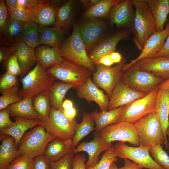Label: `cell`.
<instances>
[{"label":"cell","instance_id":"cell-47","mask_svg":"<svg viewBox=\"0 0 169 169\" xmlns=\"http://www.w3.org/2000/svg\"><path fill=\"white\" fill-rule=\"evenodd\" d=\"M7 6L3 0H0V36L2 34L10 18Z\"/></svg>","mask_w":169,"mask_h":169},{"label":"cell","instance_id":"cell-33","mask_svg":"<svg viewBox=\"0 0 169 169\" xmlns=\"http://www.w3.org/2000/svg\"><path fill=\"white\" fill-rule=\"evenodd\" d=\"M76 87V85L72 84L55 82L50 90L51 107L63 111L62 104L66 93L71 88Z\"/></svg>","mask_w":169,"mask_h":169},{"label":"cell","instance_id":"cell-48","mask_svg":"<svg viewBox=\"0 0 169 169\" xmlns=\"http://www.w3.org/2000/svg\"><path fill=\"white\" fill-rule=\"evenodd\" d=\"M32 169H51V162L44 155L33 159Z\"/></svg>","mask_w":169,"mask_h":169},{"label":"cell","instance_id":"cell-17","mask_svg":"<svg viewBox=\"0 0 169 169\" xmlns=\"http://www.w3.org/2000/svg\"><path fill=\"white\" fill-rule=\"evenodd\" d=\"M112 146L111 143L106 142L98 133L95 132L92 141L80 143L75 148L73 153L74 154L82 151L87 152L89 157L85 166L86 168H91L99 162V156L101 152L106 151Z\"/></svg>","mask_w":169,"mask_h":169},{"label":"cell","instance_id":"cell-63","mask_svg":"<svg viewBox=\"0 0 169 169\" xmlns=\"http://www.w3.org/2000/svg\"><path fill=\"white\" fill-rule=\"evenodd\" d=\"M167 57L168 58H169V56H167Z\"/></svg>","mask_w":169,"mask_h":169},{"label":"cell","instance_id":"cell-28","mask_svg":"<svg viewBox=\"0 0 169 169\" xmlns=\"http://www.w3.org/2000/svg\"><path fill=\"white\" fill-rule=\"evenodd\" d=\"M35 49L37 62L45 70L53 65L60 63L64 59L57 47L39 45Z\"/></svg>","mask_w":169,"mask_h":169},{"label":"cell","instance_id":"cell-21","mask_svg":"<svg viewBox=\"0 0 169 169\" xmlns=\"http://www.w3.org/2000/svg\"><path fill=\"white\" fill-rule=\"evenodd\" d=\"M76 4L75 0H59L57 5L54 26L61 28L65 33L70 30L75 17Z\"/></svg>","mask_w":169,"mask_h":169},{"label":"cell","instance_id":"cell-62","mask_svg":"<svg viewBox=\"0 0 169 169\" xmlns=\"http://www.w3.org/2000/svg\"><path fill=\"white\" fill-rule=\"evenodd\" d=\"M166 135L167 136H169V127L168 128V129H167V131H166Z\"/></svg>","mask_w":169,"mask_h":169},{"label":"cell","instance_id":"cell-59","mask_svg":"<svg viewBox=\"0 0 169 169\" xmlns=\"http://www.w3.org/2000/svg\"><path fill=\"white\" fill-rule=\"evenodd\" d=\"M73 107V103L71 100H65L64 101L62 104V107L64 110L69 109Z\"/></svg>","mask_w":169,"mask_h":169},{"label":"cell","instance_id":"cell-26","mask_svg":"<svg viewBox=\"0 0 169 169\" xmlns=\"http://www.w3.org/2000/svg\"><path fill=\"white\" fill-rule=\"evenodd\" d=\"M13 124L7 128L0 129V134L12 136L18 145L21 139L28 130L42 124L38 119H28L20 117H14Z\"/></svg>","mask_w":169,"mask_h":169},{"label":"cell","instance_id":"cell-29","mask_svg":"<svg viewBox=\"0 0 169 169\" xmlns=\"http://www.w3.org/2000/svg\"><path fill=\"white\" fill-rule=\"evenodd\" d=\"M146 1L155 21L156 31H162L169 14V0Z\"/></svg>","mask_w":169,"mask_h":169},{"label":"cell","instance_id":"cell-14","mask_svg":"<svg viewBox=\"0 0 169 169\" xmlns=\"http://www.w3.org/2000/svg\"><path fill=\"white\" fill-rule=\"evenodd\" d=\"M169 34V22H167L162 31H156L149 37L145 43L141 53L136 58L124 64L123 71L142 59L155 57L162 49Z\"/></svg>","mask_w":169,"mask_h":169},{"label":"cell","instance_id":"cell-64","mask_svg":"<svg viewBox=\"0 0 169 169\" xmlns=\"http://www.w3.org/2000/svg\"></svg>","mask_w":169,"mask_h":169},{"label":"cell","instance_id":"cell-49","mask_svg":"<svg viewBox=\"0 0 169 169\" xmlns=\"http://www.w3.org/2000/svg\"><path fill=\"white\" fill-rule=\"evenodd\" d=\"M10 113L7 109L0 111V129L8 127L12 125L14 122L10 119Z\"/></svg>","mask_w":169,"mask_h":169},{"label":"cell","instance_id":"cell-46","mask_svg":"<svg viewBox=\"0 0 169 169\" xmlns=\"http://www.w3.org/2000/svg\"><path fill=\"white\" fill-rule=\"evenodd\" d=\"M17 76L6 72L0 79V91L17 86Z\"/></svg>","mask_w":169,"mask_h":169},{"label":"cell","instance_id":"cell-53","mask_svg":"<svg viewBox=\"0 0 169 169\" xmlns=\"http://www.w3.org/2000/svg\"><path fill=\"white\" fill-rule=\"evenodd\" d=\"M169 56V34L161 50L155 57H167Z\"/></svg>","mask_w":169,"mask_h":169},{"label":"cell","instance_id":"cell-4","mask_svg":"<svg viewBox=\"0 0 169 169\" xmlns=\"http://www.w3.org/2000/svg\"><path fill=\"white\" fill-rule=\"evenodd\" d=\"M56 79L37 62L34 68L21 78L22 88L20 95L22 99H32L41 92L49 90Z\"/></svg>","mask_w":169,"mask_h":169},{"label":"cell","instance_id":"cell-9","mask_svg":"<svg viewBox=\"0 0 169 169\" xmlns=\"http://www.w3.org/2000/svg\"><path fill=\"white\" fill-rule=\"evenodd\" d=\"M158 88V87L144 97L124 106L117 123L125 121L134 124L155 110Z\"/></svg>","mask_w":169,"mask_h":169},{"label":"cell","instance_id":"cell-55","mask_svg":"<svg viewBox=\"0 0 169 169\" xmlns=\"http://www.w3.org/2000/svg\"><path fill=\"white\" fill-rule=\"evenodd\" d=\"M63 112L65 116L71 120L74 119L77 113L76 110L74 107L69 109L64 110Z\"/></svg>","mask_w":169,"mask_h":169},{"label":"cell","instance_id":"cell-45","mask_svg":"<svg viewBox=\"0 0 169 169\" xmlns=\"http://www.w3.org/2000/svg\"><path fill=\"white\" fill-rule=\"evenodd\" d=\"M6 60L7 71L16 76L21 75V69L16 55L12 54Z\"/></svg>","mask_w":169,"mask_h":169},{"label":"cell","instance_id":"cell-2","mask_svg":"<svg viewBox=\"0 0 169 169\" xmlns=\"http://www.w3.org/2000/svg\"><path fill=\"white\" fill-rule=\"evenodd\" d=\"M70 35L65 39L58 48L62 56L75 64L95 72L94 65L87 54L86 48L81 37L77 24L73 25Z\"/></svg>","mask_w":169,"mask_h":169},{"label":"cell","instance_id":"cell-10","mask_svg":"<svg viewBox=\"0 0 169 169\" xmlns=\"http://www.w3.org/2000/svg\"><path fill=\"white\" fill-rule=\"evenodd\" d=\"M117 157L128 159L136 163L143 168L148 169H165L157 163L150 154L151 147L139 146L132 147L121 142L114 146Z\"/></svg>","mask_w":169,"mask_h":169},{"label":"cell","instance_id":"cell-18","mask_svg":"<svg viewBox=\"0 0 169 169\" xmlns=\"http://www.w3.org/2000/svg\"><path fill=\"white\" fill-rule=\"evenodd\" d=\"M146 95L133 90L120 80L114 87L109 99L108 110L124 106Z\"/></svg>","mask_w":169,"mask_h":169},{"label":"cell","instance_id":"cell-52","mask_svg":"<svg viewBox=\"0 0 169 169\" xmlns=\"http://www.w3.org/2000/svg\"><path fill=\"white\" fill-rule=\"evenodd\" d=\"M38 1L39 0H18L17 6L24 8L33 9Z\"/></svg>","mask_w":169,"mask_h":169},{"label":"cell","instance_id":"cell-61","mask_svg":"<svg viewBox=\"0 0 169 169\" xmlns=\"http://www.w3.org/2000/svg\"><path fill=\"white\" fill-rule=\"evenodd\" d=\"M109 169H119L117 166L115 162H113L111 165Z\"/></svg>","mask_w":169,"mask_h":169},{"label":"cell","instance_id":"cell-37","mask_svg":"<svg viewBox=\"0 0 169 169\" xmlns=\"http://www.w3.org/2000/svg\"><path fill=\"white\" fill-rule=\"evenodd\" d=\"M40 30L39 26L33 22L24 23L19 41H22L31 48L35 49L38 46Z\"/></svg>","mask_w":169,"mask_h":169},{"label":"cell","instance_id":"cell-30","mask_svg":"<svg viewBox=\"0 0 169 169\" xmlns=\"http://www.w3.org/2000/svg\"><path fill=\"white\" fill-rule=\"evenodd\" d=\"M65 33L60 27L40 28L38 46L44 44L52 47H57L65 39Z\"/></svg>","mask_w":169,"mask_h":169},{"label":"cell","instance_id":"cell-57","mask_svg":"<svg viewBox=\"0 0 169 169\" xmlns=\"http://www.w3.org/2000/svg\"><path fill=\"white\" fill-rule=\"evenodd\" d=\"M110 55L112 60L114 63L119 64L122 60V55L118 52H113Z\"/></svg>","mask_w":169,"mask_h":169},{"label":"cell","instance_id":"cell-35","mask_svg":"<svg viewBox=\"0 0 169 169\" xmlns=\"http://www.w3.org/2000/svg\"><path fill=\"white\" fill-rule=\"evenodd\" d=\"M32 100L34 108L38 115V119L41 120L47 118L51 107L50 90L38 94Z\"/></svg>","mask_w":169,"mask_h":169},{"label":"cell","instance_id":"cell-44","mask_svg":"<svg viewBox=\"0 0 169 169\" xmlns=\"http://www.w3.org/2000/svg\"><path fill=\"white\" fill-rule=\"evenodd\" d=\"M74 154L71 153L58 161L51 162V169H73Z\"/></svg>","mask_w":169,"mask_h":169},{"label":"cell","instance_id":"cell-6","mask_svg":"<svg viewBox=\"0 0 169 169\" xmlns=\"http://www.w3.org/2000/svg\"><path fill=\"white\" fill-rule=\"evenodd\" d=\"M120 80L133 90L146 94L166 80L150 72L138 69L134 65L123 72Z\"/></svg>","mask_w":169,"mask_h":169},{"label":"cell","instance_id":"cell-3","mask_svg":"<svg viewBox=\"0 0 169 169\" xmlns=\"http://www.w3.org/2000/svg\"><path fill=\"white\" fill-rule=\"evenodd\" d=\"M139 146L151 147L165 144V138L158 113L155 110L133 124Z\"/></svg>","mask_w":169,"mask_h":169},{"label":"cell","instance_id":"cell-38","mask_svg":"<svg viewBox=\"0 0 169 169\" xmlns=\"http://www.w3.org/2000/svg\"><path fill=\"white\" fill-rule=\"evenodd\" d=\"M24 23L10 18L1 36L11 44L14 45L19 41Z\"/></svg>","mask_w":169,"mask_h":169},{"label":"cell","instance_id":"cell-22","mask_svg":"<svg viewBox=\"0 0 169 169\" xmlns=\"http://www.w3.org/2000/svg\"><path fill=\"white\" fill-rule=\"evenodd\" d=\"M133 65L138 69L150 72L166 80L169 79V58L167 57L144 58Z\"/></svg>","mask_w":169,"mask_h":169},{"label":"cell","instance_id":"cell-39","mask_svg":"<svg viewBox=\"0 0 169 169\" xmlns=\"http://www.w3.org/2000/svg\"><path fill=\"white\" fill-rule=\"evenodd\" d=\"M20 90L17 86L0 91V110L21 100L23 99L20 95Z\"/></svg>","mask_w":169,"mask_h":169},{"label":"cell","instance_id":"cell-7","mask_svg":"<svg viewBox=\"0 0 169 169\" xmlns=\"http://www.w3.org/2000/svg\"><path fill=\"white\" fill-rule=\"evenodd\" d=\"M63 111L51 107L49 116L40 120L42 125L55 138L72 139L77 121L75 119L71 120L67 118Z\"/></svg>","mask_w":169,"mask_h":169},{"label":"cell","instance_id":"cell-15","mask_svg":"<svg viewBox=\"0 0 169 169\" xmlns=\"http://www.w3.org/2000/svg\"><path fill=\"white\" fill-rule=\"evenodd\" d=\"M106 28L105 22L97 18L89 19L79 26L80 34L87 52H90L96 45Z\"/></svg>","mask_w":169,"mask_h":169},{"label":"cell","instance_id":"cell-25","mask_svg":"<svg viewBox=\"0 0 169 169\" xmlns=\"http://www.w3.org/2000/svg\"><path fill=\"white\" fill-rule=\"evenodd\" d=\"M13 53L16 55L21 68L22 77L24 76L31 67L37 62L34 49L22 41L12 45Z\"/></svg>","mask_w":169,"mask_h":169},{"label":"cell","instance_id":"cell-1","mask_svg":"<svg viewBox=\"0 0 169 169\" xmlns=\"http://www.w3.org/2000/svg\"><path fill=\"white\" fill-rule=\"evenodd\" d=\"M135 9L133 42L141 51L149 37L156 31L155 22L146 0H131Z\"/></svg>","mask_w":169,"mask_h":169},{"label":"cell","instance_id":"cell-34","mask_svg":"<svg viewBox=\"0 0 169 169\" xmlns=\"http://www.w3.org/2000/svg\"><path fill=\"white\" fill-rule=\"evenodd\" d=\"M119 0H102L88 7L84 17L89 19L104 18L109 16L113 6Z\"/></svg>","mask_w":169,"mask_h":169},{"label":"cell","instance_id":"cell-5","mask_svg":"<svg viewBox=\"0 0 169 169\" xmlns=\"http://www.w3.org/2000/svg\"><path fill=\"white\" fill-rule=\"evenodd\" d=\"M55 138L42 124L38 125L26 133L21 139L18 147L19 156L33 159L43 155L48 144Z\"/></svg>","mask_w":169,"mask_h":169},{"label":"cell","instance_id":"cell-24","mask_svg":"<svg viewBox=\"0 0 169 169\" xmlns=\"http://www.w3.org/2000/svg\"><path fill=\"white\" fill-rule=\"evenodd\" d=\"M155 110L161 122L165 138L166 147H169L166 131L169 127V90L158 87L156 101Z\"/></svg>","mask_w":169,"mask_h":169},{"label":"cell","instance_id":"cell-50","mask_svg":"<svg viewBox=\"0 0 169 169\" xmlns=\"http://www.w3.org/2000/svg\"><path fill=\"white\" fill-rule=\"evenodd\" d=\"M85 156L82 154H77L74 156L73 169H86Z\"/></svg>","mask_w":169,"mask_h":169},{"label":"cell","instance_id":"cell-20","mask_svg":"<svg viewBox=\"0 0 169 169\" xmlns=\"http://www.w3.org/2000/svg\"><path fill=\"white\" fill-rule=\"evenodd\" d=\"M59 0H39L33 8L31 21L42 28L54 24L56 7Z\"/></svg>","mask_w":169,"mask_h":169},{"label":"cell","instance_id":"cell-54","mask_svg":"<svg viewBox=\"0 0 169 169\" xmlns=\"http://www.w3.org/2000/svg\"><path fill=\"white\" fill-rule=\"evenodd\" d=\"M124 159L125 164L119 169H142L143 168L134 161H132L128 159Z\"/></svg>","mask_w":169,"mask_h":169},{"label":"cell","instance_id":"cell-23","mask_svg":"<svg viewBox=\"0 0 169 169\" xmlns=\"http://www.w3.org/2000/svg\"><path fill=\"white\" fill-rule=\"evenodd\" d=\"M75 148L72 139L55 138L48 144L43 155L51 162H53L73 153Z\"/></svg>","mask_w":169,"mask_h":169},{"label":"cell","instance_id":"cell-12","mask_svg":"<svg viewBox=\"0 0 169 169\" xmlns=\"http://www.w3.org/2000/svg\"><path fill=\"white\" fill-rule=\"evenodd\" d=\"M98 133L107 143L119 141L128 142L136 146L140 145L134 124L129 122L123 121L109 125Z\"/></svg>","mask_w":169,"mask_h":169},{"label":"cell","instance_id":"cell-43","mask_svg":"<svg viewBox=\"0 0 169 169\" xmlns=\"http://www.w3.org/2000/svg\"><path fill=\"white\" fill-rule=\"evenodd\" d=\"M33 159L19 156L15 159L6 169H32Z\"/></svg>","mask_w":169,"mask_h":169},{"label":"cell","instance_id":"cell-11","mask_svg":"<svg viewBox=\"0 0 169 169\" xmlns=\"http://www.w3.org/2000/svg\"><path fill=\"white\" fill-rule=\"evenodd\" d=\"M125 62V60L123 59L114 67L101 64L97 65L95 71L93 73V82L98 87L106 92L109 99L114 87L120 79Z\"/></svg>","mask_w":169,"mask_h":169},{"label":"cell","instance_id":"cell-40","mask_svg":"<svg viewBox=\"0 0 169 169\" xmlns=\"http://www.w3.org/2000/svg\"><path fill=\"white\" fill-rule=\"evenodd\" d=\"M10 18L24 24L32 21L33 15V9L23 8L18 6L8 9Z\"/></svg>","mask_w":169,"mask_h":169},{"label":"cell","instance_id":"cell-19","mask_svg":"<svg viewBox=\"0 0 169 169\" xmlns=\"http://www.w3.org/2000/svg\"><path fill=\"white\" fill-rule=\"evenodd\" d=\"M131 0H119L110 11V21L117 27H127L133 24L134 15Z\"/></svg>","mask_w":169,"mask_h":169},{"label":"cell","instance_id":"cell-27","mask_svg":"<svg viewBox=\"0 0 169 169\" xmlns=\"http://www.w3.org/2000/svg\"><path fill=\"white\" fill-rule=\"evenodd\" d=\"M0 169H6L9 164L19 156L17 145L11 136L0 134Z\"/></svg>","mask_w":169,"mask_h":169},{"label":"cell","instance_id":"cell-56","mask_svg":"<svg viewBox=\"0 0 169 169\" xmlns=\"http://www.w3.org/2000/svg\"><path fill=\"white\" fill-rule=\"evenodd\" d=\"M114 64L110 54L103 56L99 61V65L101 64L107 66H111Z\"/></svg>","mask_w":169,"mask_h":169},{"label":"cell","instance_id":"cell-58","mask_svg":"<svg viewBox=\"0 0 169 169\" xmlns=\"http://www.w3.org/2000/svg\"><path fill=\"white\" fill-rule=\"evenodd\" d=\"M8 9L16 7L18 4V0H6L5 1Z\"/></svg>","mask_w":169,"mask_h":169},{"label":"cell","instance_id":"cell-16","mask_svg":"<svg viewBox=\"0 0 169 169\" xmlns=\"http://www.w3.org/2000/svg\"><path fill=\"white\" fill-rule=\"evenodd\" d=\"M74 88L78 98L84 99L88 103L95 102L99 105L101 111H108L109 96L96 85L90 77L83 84Z\"/></svg>","mask_w":169,"mask_h":169},{"label":"cell","instance_id":"cell-36","mask_svg":"<svg viewBox=\"0 0 169 169\" xmlns=\"http://www.w3.org/2000/svg\"><path fill=\"white\" fill-rule=\"evenodd\" d=\"M94 123L90 113H84L82 121L76 125L75 133L72 139L74 147H75L83 138L95 129Z\"/></svg>","mask_w":169,"mask_h":169},{"label":"cell","instance_id":"cell-42","mask_svg":"<svg viewBox=\"0 0 169 169\" xmlns=\"http://www.w3.org/2000/svg\"><path fill=\"white\" fill-rule=\"evenodd\" d=\"M113 146L105 151L99 162L94 167L86 169H109L111 164L117 160Z\"/></svg>","mask_w":169,"mask_h":169},{"label":"cell","instance_id":"cell-8","mask_svg":"<svg viewBox=\"0 0 169 169\" xmlns=\"http://www.w3.org/2000/svg\"><path fill=\"white\" fill-rule=\"evenodd\" d=\"M47 70L61 82L73 84L77 86L83 84L90 77L92 72L89 69L64 59L61 63L51 66Z\"/></svg>","mask_w":169,"mask_h":169},{"label":"cell","instance_id":"cell-13","mask_svg":"<svg viewBox=\"0 0 169 169\" xmlns=\"http://www.w3.org/2000/svg\"><path fill=\"white\" fill-rule=\"evenodd\" d=\"M130 35V30L124 29L109 35L97 44L88 55L94 65H99V60L102 57L115 51L118 43L121 40L128 38Z\"/></svg>","mask_w":169,"mask_h":169},{"label":"cell","instance_id":"cell-32","mask_svg":"<svg viewBox=\"0 0 169 169\" xmlns=\"http://www.w3.org/2000/svg\"><path fill=\"white\" fill-rule=\"evenodd\" d=\"M10 115L28 119H38V115L33 104L32 99L25 98L20 101L9 105L6 108Z\"/></svg>","mask_w":169,"mask_h":169},{"label":"cell","instance_id":"cell-41","mask_svg":"<svg viewBox=\"0 0 169 169\" xmlns=\"http://www.w3.org/2000/svg\"><path fill=\"white\" fill-rule=\"evenodd\" d=\"M149 152L157 163L165 169H169V156L161 145L151 147Z\"/></svg>","mask_w":169,"mask_h":169},{"label":"cell","instance_id":"cell-51","mask_svg":"<svg viewBox=\"0 0 169 169\" xmlns=\"http://www.w3.org/2000/svg\"><path fill=\"white\" fill-rule=\"evenodd\" d=\"M12 54L13 51L12 46L10 47L1 46L0 48V62L6 60Z\"/></svg>","mask_w":169,"mask_h":169},{"label":"cell","instance_id":"cell-60","mask_svg":"<svg viewBox=\"0 0 169 169\" xmlns=\"http://www.w3.org/2000/svg\"><path fill=\"white\" fill-rule=\"evenodd\" d=\"M158 87L166 89L169 90V79L161 83Z\"/></svg>","mask_w":169,"mask_h":169},{"label":"cell","instance_id":"cell-31","mask_svg":"<svg viewBox=\"0 0 169 169\" xmlns=\"http://www.w3.org/2000/svg\"><path fill=\"white\" fill-rule=\"evenodd\" d=\"M124 107L100 112L96 110L90 113L96 125V132L99 133L105 127L116 123Z\"/></svg>","mask_w":169,"mask_h":169}]
</instances>
